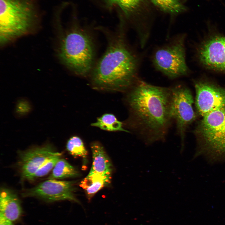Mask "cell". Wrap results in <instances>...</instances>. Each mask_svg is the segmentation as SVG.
Here are the masks:
<instances>
[{"instance_id":"cell-1","label":"cell","mask_w":225,"mask_h":225,"mask_svg":"<svg viewBox=\"0 0 225 225\" xmlns=\"http://www.w3.org/2000/svg\"><path fill=\"white\" fill-rule=\"evenodd\" d=\"M170 88L140 79L130 89L127 102L132 128L147 144L164 140L173 120Z\"/></svg>"},{"instance_id":"cell-2","label":"cell","mask_w":225,"mask_h":225,"mask_svg":"<svg viewBox=\"0 0 225 225\" xmlns=\"http://www.w3.org/2000/svg\"><path fill=\"white\" fill-rule=\"evenodd\" d=\"M141 60L128 43L122 28L108 37L106 50L90 73L92 82L106 90L130 89L140 79Z\"/></svg>"},{"instance_id":"cell-3","label":"cell","mask_w":225,"mask_h":225,"mask_svg":"<svg viewBox=\"0 0 225 225\" xmlns=\"http://www.w3.org/2000/svg\"><path fill=\"white\" fill-rule=\"evenodd\" d=\"M43 12L39 0H0L1 43L28 32L38 23Z\"/></svg>"},{"instance_id":"cell-4","label":"cell","mask_w":225,"mask_h":225,"mask_svg":"<svg viewBox=\"0 0 225 225\" xmlns=\"http://www.w3.org/2000/svg\"><path fill=\"white\" fill-rule=\"evenodd\" d=\"M59 48V58L70 70L83 77L91 73L94 66V47L86 29L73 24L62 37Z\"/></svg>"},{"instance_id":"cell-5","label":"cell","mask_w":225,"mask_h":225,"mask_svg":"<svg viewBox=\"0 0 225 225\" xmlns=\"http://www.w3.org/2000/svg\"><path fill=\"white\" fill-rule=\"evenodd\" d=\"M198 147L195 154L211 162L225 161V108L202 117L195 132Z\"/></svg>"},{"instance_id":"cell-6","label":"cell","mask_w":225,"mask_h":225,"mask_svg":"<svg viewBox=\"0 0 225 225\" xmlns=\"http://www.w3.org/2000/svg\"><path fill=\"white\" fill-rule=\"evenodd\" d=\"M185 34L175 35L156 48L151 58L155 69L173 79L187 75L189 70L186 60Z\"/></svg>"},{"instance_id":"cell-7","label":"cell","mask_w":225,"mask_h":225,"mask_svg":"<svg viewBox=\"0 0 225 225\" xmlns=\"http://www.w3.org/2000/svg\"><path fill=\"white\" fill-rule=\"evenodd\" d=\"M170 88L172 118L175 121L183 147L187 129L196 118L192 106L193 98L189 89L182 85L177 84Z\"/></svg>"},{"instance_id":"cell-8","label":"cell","mask_w":225,"mask_h":225,"mask_svg":"<svg viewBox=\"0 0 225 225\" xmlns=\"http://www.w3.org/2000/svg\"><path fill=\"white\" fill-rule=\"evenodd\" d=\"M75 182L72 181L48 179L35 186L24 191V197H34L52 202L68 200L79 203L74 194Z\"/></svg>"},{"instance_id":"cell-9","label":"cell","mask_w":225,"mask_h":225,"mask_svg":"<svg viewBox=\"0 0 225 225\" xmlns=\"http://www.w3.org/2000/svg\"><path fill=\"white\" fill-rule=\"evenodd\" d=\"M197 53L199 62L205 68L225 73V36H209L201 42Z\"/></svg>"},{"instance_id":"cell-10","label":"cell","mask_w":225,"mask_h":225,"mask_svg":"<svg viewBox=\"0 0 225 225\" xmlns=\"http://www.w3.org/2000/svg\"><path fill=\"white\" fill-rule=\"evenodd\" d=\"M195 106L197 112L202 117L216 110L225 108V89L205 81L194 82Z\"/></svg>"},{"instance_id":"cell-11","label":"cell","mask_w":225,"mask_h":225,"mask_svg":"<svg viewBox=\"0 0 225 225\" xmlns=\"http://www.w3.org/2000/svg\"><path fill=\"white\" fill-rule=\"evenodd\" d=\"M60 153L49 144L33 148L20 152L18 166L22 178L29 180L47 160Z\"/></svg>"},{"instance_id":"cell-12","label":"cell","mask_w":225,"mask_h":225,"mask_svg":"<svg viewBox=\"0 0 225 225\" xmlns=\"http://www.w3.org/2000/svg\"><path fill=\"white\" fill-rule=\"evenodd\" d=\"M0 212L12 222L18 220L22 214L20 200L15 192L8 188H1Z\"/></svg>"},{"instance_id":"cell-13","label":"cell","mask_w":225,"mask_h":225,"mask_svg":"<svg viewBox=\"0 0 225 225\" xmlns=\"http://www.w3.org/2000/svg\"><path fill=\"white\" fill-rule=\"evenodd\" d=\"M92 153V166L88 174H99L111 175L112 166L102 146L98 142L91 145Z\"/></svg>"},{"instance_id":"cell-14","label":"cell","mask_w":225,"mask_h":225,"mask_svg":"<svg viewBox=\"0 0 225 225\" xmlns=\"http://www.w3.org/2000/svg\"><path fill=\"white\" fill-rule=\"evenodd\" d=\"M111 175L99 174H88L81 182V185L84 189L89 199L110 182Z\"/></svg>"},{"instance_id":"cell-15","label":"cell","mask_w":225,"mask_h":225,"mask_svg":"<svg viewBox=\"0 0 225 225\" xmlns=\"http://www.w3.org/2000/svg\"><path fill=\"white\" fill-rule=\"evenodd\" d=\"M146 0H102L109 9L117 6L122 11L127 18H130L136 13Z\"/></svg>"},{"instance_id":"cell-16","label":"cell","mask_w":225,"mask_h":225,"mask_svg":"<svg viewBox=\"0 0 225 225\" xmlns=\"http://www.w3.org/2000/svg\"><path fill=\"white\" fill-rule=\"evenodd\" d=\"M78 171L65 159L61 158L57 161L48 179H60L78 176Z\"/></svg>"},{"instance_id":"cell-17","label":"cell","mask_w":225,"mask_h":225,"mask_svg":"<svg viewBox=\"0 0 225 225\" xmlns=\"http://www.w3.org/2000/svg\"><path fill=\"white\" fill-rule=\"evenodd\" d=\"M91 125L108 131H123L129 132L123 127L122 122L111 113H105L98 118L95 122Z\"/></svg>"},{"instance_id":"cell-18","label":"cell","mask_w":225,"mask_h":225,"mask_svg":"<svg viewBox=\"0 0 225 225\" xmlns=\"http://www.w3.org/2000/svg\"><path fill=\"white\" fill-rule=\"evenodd\" d=\"M161 10L172 14H177L185 10L180 0H151Z\"/></svg>"},{"instance_id":"cell-19","label":"cell","mask_w":225,"mask_h":225,"mask_svg":"<svg viewBox=\"0 0 225 225\" xmlns=\"http://www.w3.org/2000/svg\"><path fill=\"white\" fill-rule=\"evenodd\" d=\"M68 151L72 155L85 158L88 152L81 138L77 136L71 137L68 141L66 144Z\"/></svg>"},{"instance_id":"cell-20","label":"cell","mask_w":225,"mask_h":225,"mask_svg":"<svg viewBox=\"0 0 225 225\" xmlns=\"http://www.w3.org/2000/svg\"><path fill=\"white\" fill-rule=\"evenodd\" d=\"M61 153L54 156L47 160L32 176L30 181L44 176L52 170L58 160L61 158Z\"/></svg>"},{"instance_id":"cell-21","label":"cell","mask_w":225,"mask_h":225,"mask_svg":"<svg viewBox=\"0 0 225 225\" xmlns=\"http://www.w3.org/2000/svg\"><path fill=\"white\" fill-rule=\"evenodd\" d=\"M12 222L0 213V225H14Z\"/></svg>"}]
</instances>
